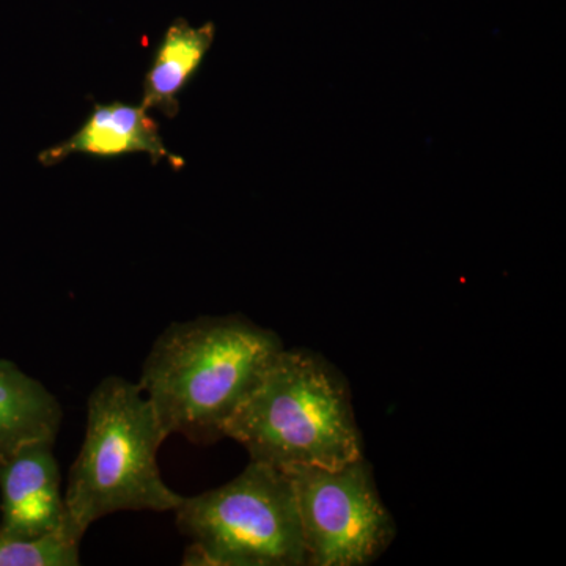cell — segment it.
<instances>
[{"label":"cell","instance_id":"6da1fadb","mask_svg":"<svg viewBox=\"0 0 566 566\" xmlns=\"http://www.w3.org/2000/svg\"><path fill=\"white\" fill-rule=\"evenodd\" d=\"M283 348L277 333L243 315L175 322L145 357L139 386L167 434L212 446Z\"/></svg>","mask_w":566,"mask_h":566},{"label":"cell","instance_id":"7a4b0ae2","mask_svg":"<svg viewBox=\"0 0 566 566\" xmlns=\"http://www.w3.org/2000/svg\"><path fill=\"white\" fill-rule=\"evenodd\" d=\"M226 438L243 446L251 461L279 469H334L365 457L348 381L322 354L304 348L279 353Z\"/></svg>","mask_w":566,"mask_h":566},{"label":"cell","instance_id":"3957f363","mask_svg":"<svg viewBox=\"0 0 566 566\" xmlns=\"http://www.w3.org/2000/svg\"><path fill=\"white\" fill-rule=\"evenodd\" d=\"M169 438L139 382L107 376L92 390L80 453L65 491L69 526L80 538L118 512H174L182 495L163 480L158 452Z\"/></svg>","mask_w":566,"mask_h":566},{"label":"cell","instance_id":"277c9868","mask_svg":"<svg viewBox=\"0 0 566 566\" xmlns=\"http://www.w3.org/2000/svg\"><path fill=\"white\" fill-rule=\"evenodd\" d=\"M191 545L186 566H305L292 482L282 469L251 461L226 485L182 495L174 510Z\"/></svg>","mask_w":566,"mask_h":566},{"label":"cell","instance_id":"5b68a950","mask_svg":"<svg viewBox=\"0 0 566 566\" xmlns=\"http://www.w3.org/2000/svg\"><path fill=\"white\" fill-rule=\"evenodd\" d=\"M292 482L305 566H367L392 545L397 524L363 457L340 468L293 465Z\"/></svg>","mask_w":566,"mask_h":566},{"label":"cell","instance_id":"8992f818","mask_svg":"<svg viewBox=\"0 0 566 566\" xmlns=\"http://www.w3.org/2000/svg\"><path fill=\"white\" fill-rule=\"evenodd\" d=\"M54 446L55 442H35L0 461L3 534L36 536L69 526Z\"/></svg>","mask_w":566,"mask_h":566},{"label":"cell","instance_id":"52a82bcc","mask_svg":"<svg viewBox=\"0 0 566 566\" xmlns=\"http://www.w3.org/2000/svg\"><path fill=\"white\" fill-rule=\"evenodd\" d=\"M74 153L93 156L147 153L151 163L167 159L175 169L182 167V159L167 150L159 134L158 122L153 120L148 111L142 106H126L123 103L96 106L80 132L69 140L41 151L39 161L44 167H50L62 163Z\"/></svg>","mask_w":566,"mask_h":566},{"label":"cell","instance_id":"ba28073f","mask_svg":"<svg viewBox=\"0 0 566 566\" xmlns=\"http://www.w3.org/2000/svg\"><path fill=\"white\" fill-rule=\"evenodd\" d=\"M62 406L39 379L0 359V461L35 442H55Z\"/></svg>","mask_w":566,"mask_h":566},{"label":"cell","instance_id":"9c48e42d","mask_svg":"<svg viewBox=\"0 0 566 566\" xmlns=\"http://www.w3.org/2000/svg\"><path fill=\"white\" fill-rule=\"evenodd\" d=\"M214 32L212 22L193 28L182 18L169 25L145 76L142 102L145 111L158 109L170 118L180 112L177 95L202 63Z\"/></svg>","mask_w":566,"mask_h":566},{"label":"cell","instance_id":"30bf717a","mask_svg":"<svg viewBox=\"0 0 566 566\" xmlns=\"http://www.w3.org/2000/svg\"><path fill=\"white\" fill-rule=\"evenodd\" d=\"M81 542L69 526L36 536L0 532V566H77Z\"/></svg>","mask_w":566,"mask_h":566}]
</instances>
